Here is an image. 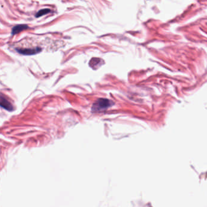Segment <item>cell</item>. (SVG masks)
<instances>
[{
	"label": "cell",
	"mask_w": 207,
	"mask_h": 207,
	"mask_svg": "<svg viewBox=\"0 0 207 207\" xmlns=\"http://www.w3.org/2000/svg\"><path fill=\"white\" fill-rule=\"evenodd\" d=\"M114 105V103L107 99H98L92 107V112H100L106 111L108 108H111Z\"/></svg>",
	"instance_id": "obj_1"
},
{
	"label": "cell",
	"mask_w": 207,
	"mask_h": 207,
	"mask_svg": "<svg viewBox=\"0 0 207 207\" xmlns=\"http://www.w3.org/2000/svg\"><path fill=\"white\" fill-rule=\"evenodd\" d=\"M0 106L4 108V110L12 112L14 110V107L4 95H0Z\"/></svg>",
	"instance_id": "obj_2"
},
{
	"label": "cell",
	"mask_w": 207,
	"mask_h": 207,
	"mask_svg": "<svg viewBox=\"0 0 207 207\" xmlns=\"http://www.w3.org/2000/svg\"><path fill=\"white\" fill-rule=\"evenodd\" d=\"M42 48L37 47L33 49H16V51L21 55H33L37 54L42 52Z\"/></svg>",
	"instance_id": "obj_3"
},
{
	"label": "cell",
	"mask_w": 207,
	"mask_h": 207,
	"mask_svg": "<svg viewBox=\"0 0 207 207\" xmlns=\"http://www.w3.org/2000/svg\"><path fill=\"white\" fill-rule=\"evenodd\" d=\"M105 64V62L102 59L99 58H93L89 61V66L94 70L97 69L102 65Z\"/></svg>",
	"instance_id": "obj_4"
},
{
	"label": "cell",
	"mask_w": 207,
	"mask_h": 207,
	"mask_svg": "<svg viewBox=\"0 0 207 207\" xmlns=\"http://www.w3.org/2000/svg\"><path fill=\"white\" fill-rule=\"evenodd\" d=\"M29 28V26L26 25H19L14 26L12 29V35H14L15 34L18 33L22 31L26 30Z\"/></svg>",
	"instance_id": "obj_5"
},
{
	"label": "cell",
	"mask_w": 207,
	"mask_h": 207,
	"mask_svg": "<svg viewBox=\"0 0 207 207\" xmlns=\"http://www.w3.org/2000/svg\"><path fill=\"white\" fill-rule=\"evenodd\" d=\"M49 12H50V10L49 9H42L39 10L38 12L36 14L35 16L37 18H38V17L42 16L46 14H48Z\"/></svg>",
	"instance_id": "obj_6"
}]
</instances>
